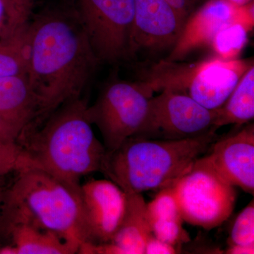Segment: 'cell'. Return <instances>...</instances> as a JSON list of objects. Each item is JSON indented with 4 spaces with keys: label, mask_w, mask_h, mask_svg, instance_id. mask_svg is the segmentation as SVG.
<instances>
[{
    "label": "cell",
    "mask_w": 254,
    "mask_h": 254,
    "mask_svg": "<svg viewBox=\"0 0 254 254\" xmlns=\"http://www.w3.org/2000/svg\"><path fill=\"white\" fill-rule=\"evenodd\" d=\"M29 58L28 22L14 34L0 40V78L27 76Z\"/></svg>",
    "instance_id": "cell-19"
},
{
    "label": "cell",
    "mask_w": 254,
    "mask_h": 254,
    "mask_svg": "<svg viewBox=\"0 0 254 254\" xmlns=\"http://www.w3.org/2000/svg\"><path fill=\"white\" fill-rule=\"evenodd\" d=\"M225 254H254V245H229Z\"/></svg>",
    "instance_id": "cell-27"
},
{
    "label": "cell",
    "mask_w": 254,
    "mask_h": 254,
    "mask_svg": "<svg viewBox=\"0 0 254 254\" xmlns=\"http://www.w3.org/2000/svg\"><path fill=\"white\" fill-rule=\"evenodd\" d=\"M38 111V101L27 76L0 78V117L22 133L34 121Z\"/></svg>",
    "instance_id": "cell-15"
},
{
    "label": "cell",
    "mask_w": 254,
    "mask_h": 254,
    "mask_svg": "<svg viewBox=\"0 0 254 254\" xmlns=\"http://www.w3.org/2000/svg\"><path fill=\"white\" fill-rule=\"evenodd\" d=\"M21 130L0 117V142L18 144Z\"/></svg>",
    "instance_id": "cell-25"
},
{
    "label": "cell",
    "mask_w": 254,
    "mask_h": 254,
    "mask_svg": "<svg viewBox=\"0 0 254 254\" xmlns=\"http://www.w3.org/2000/svg\"><path fill=\"white\" fill-rule=\"evenodd\" d=\"M81 195L89 242H111L123 220L127 194L111 180H90L81 184Z\"/></svg>",
    "instance_id": "cell-12"
},
{
    "label": "cell",
    "mask_w": 254,
    "mask_h": 254,
    "mask_svg": "<svg viewBox=\"0 0 254 254\" xmlns=\"http://www.w3.org/2000/svg\"><path fill=\"white\" fill-rule=\"evenodd\" d=\"M18 223L54 232L78 252L89 242L81 186L68 185L40 169L18 172L5 191L0 232Z\"/></svg>",
    "instance_id": "cell-3"
},
{
    "label": "cell",
    "mask_w": 254,
    "mask_h": 254,
    "mask_svg": "<svg viewBox=\"0 0 254 254\" xmlns=\"http://www.w3.org/2000/svg\"><path fill=\"white\" fill-rule=\"evenodd\" d=\"M217 173L234 187L254 194V126L219 138L205 154Z\"/></svg>",
    "instance_id": "cell-13"
},
{
    "label": "cell",
    "mask_w": 254,
    "mask_h": 254,
    "mask_svg": "<svg viewBox=\"0 0 254 254\" xmlns=\"http://www.w3.org/2000/svg\"><path fill=\"white\" fill-rule=\"evenodd\" d=\"M134 18L128 58L140 52L160 53L173 48L185 23L165 0H133Z\"/></svg>",
    "instance_id": "cell-11"
},
{
    "label": "cell",
    "mask_w": 254,
    "mask_h": 254,
    "mask_svg": "<svg viewBox=\"0 0 254 254\" xmlns=\"http://www.w3.org/2000/svg\"><path fill=\"white\" fill-rule=\"evenodd\" d=\"M229 245H254V201L237 215L230 233Z\"/></svg>",
    "instance_id": "cell-23"
},
{
    "label": "cell",
    "mask_w": 254,
    "mask_h": 254,
    "mask_svg": "<svg viewBox=\"0 0 254 254\" xmlns=\"http://www.w3.org/2000/svg\"><path fill=\"white\" fill-rule=\"evenodd\" d=\"M254 118V66H251L221 108L217 109L214 128L245 125Z\"/></svg>",
    "instance_id": "cell-18"
},
{
    "label": "cell",
    "mask_w": 254,
    "mask_h": 254,
    "mask_svg": "<svg viewBox=\"0 0 254 254\" xmlns=\"http://www.w3.org/2000/svg\"><path fill=\"white\" fill-rule=\"evenodd\" d=\"M5 178H6V177H0V208L4 198L5 191L9 185V184L6 183Z\"/></svg>",
    "instance_id": "cell-28"
},
{
    "label": "cell",
    "mask_w": 254,
    "mask_h": 254,
    "mask_svg": "<svg viewBox=\"0 0 254 254\" xmlns=\"http://www.w3.org/2000/svg\"><path fill=\"white\" fill-rule=\"evenodd\" d=\"M31 168H35L19 145L0 142V177Z\"/></svg>",
    "instance_id": "cell-22"
},
{
    "label": "cell",
    "mask_w": 254,
    "mask_h": 254,
    "mask_svg": "<svg viewBox=\"0 0 254 254\" xmlns=\"http://www.w3.org/2000/svg\"><path fill=\"white\" fill-rule=\"evenodd\" d=\"M86 98L70 100L41 126L23 133L18 145L35 168L74 187L83 177L100 173L106 154L87 115Z\"/></svg>",
    "instance_id": "cell-2"
},
{
    "label": "cell",
    "mask_w": 254,
    "mask_h": 254,
    "mask_svg": "<svg viewBox=\"0 0 254 254\" xmlns=\"http://www.w3.org/2000/svg\"><path fill=\"white\" fill-rule=\"evenodd\" d=\"M147 211L152 233L159 240L175 247L190 242V234L184 228L185 221L174 185L158 190L155 198L147 203Z\"/></svg>",
    "instance_id": "cell-14"
},
{
    "label": "cell",
    "mask_w": 254,
    "mask_h": 254,
    "mask_svg": "<svg viewBox=\"0 0 254 254\" xmlns=\"http://www.w3.org/2000/svg\"><path fill=\"white\" fill-rule=\"evenodd\" d=\"M217 109L210 110L188 95L163 91L152 97L141 128L133 136L150 139H188L216 132Z\"/></svg>",
    "instance_id": "cell-9"
},
{
    "label": "cell",
    "mask_w": 254,
    "mask_h": 254,
    "mask_svg": "<svg viewBox=\"0 0 254 254\" xmlns=\"http://www.w3.org/2000/svg\"><path fill=\"white\" fill-rule=\"evenodd\" d=\"M4 235L12 241L16 254H73L76 247L63 240L54 232L26 223L11 225Z\"/></svg>",
    "instance_id": "cell-17"
},
{
    "label": "cell",
    "mask_w": 254,
    "mask_h": 254,
    "mask_svg": "<svg viewBox=\"0 0 254 254\" xmlns=\"http://www.w3.org/2000/svg\"><path fill=\"white\" fill-rule=\"evenodd\" d=\"M29 34L27 77L38 105L26 128L31 131L61 105L81 98L100 63L73 0H55L33 10Z\"/></svg>",
    "instance_id": "cell-1"
},
{
    "label": "cell",
    "mask_w": 254,
    "mask_h": 254,
    "mask_svg": "<svg viewBox=\"0 0 254 254\" xmlns=\"http://www.w3.org/2000/svg\"><path fill=\"white\" fill-rule=\"evenodd\" d=\"M199 1H200V0H189V1H190V4L193 5V6H194V5Z\"/></svg>",
    "instance_id": "cell-30"
},
{
    "label": "cell",
    "mask_w": 254,
    "mask_h": 254,
    "mask_svg": "<svg viewBox=\"0 0 254 254\" xmlns=\"http://www.w3.org/2000/svg\"><path fill=\"white\" fill-rule=\"evenodd\" d=\"M33 9L31 0H0V40L27 24Z\"/></svg>",
    "instance_id": "cell-21"
},
{
    "label": "cell",
    "mask_w": 254,
    "mask_h": 254,
    "mask_svg": "<svg viewBox=\"0 0 254 254\" xmlns=\"http://www.w3.org/2000/svg\"><path fill=\"white\" fill-rule=\"evenodd\" d=\"M184 221L206 230L222 225L235 208V187L222 178L205 154L174 185Z\"/></svg>",
    "instance_id": "cell-6"
},
{
    "label": "cell",
    "mask_w": 254,
    "mask_h": 254,
    "mask_svg": "<svg viewBox=\"0 0 254 254\" xmlns=\"http://www.w3.org/2000/svg\"><path fill=\"white\" fill-rule=\"evenodd\" d=\"M232 4L237 6H243L250 4L253 0H227Z\"/></svg>",
    "instance_id": "cell-29"
},
{
    "label": "cell",
    "mask_w": 254,
    "mask_h": 254,
    "mask_svg": "<svg viewBox=\"0 0 254 254\" xmlns=\"http://www.w3.org/2000/svg\"><path fill=\"white\" fill-rule=\"evenodd\" d=\"M153 93L139 81H115L105 87L87 115L100 130L107 151L134 136L144 121Z\"/></svg>",
    "instance_id": "cell-7"
},
{
    "label": "cell",
    "mask_w": 254,
    "mask_h": 254,
    "mask_svg": "<svg viewBox=\"0 0 254 254\" xmlns=\"http://www.w3.org/2000/svg\"><path fill=\"white\" fill-rule=\"evenodd\" d=\"M177 250L175 246L159 240L152 234L146 241L144 254H174Z\"/></svg>",
    "instance_id": "cell-24"
},
{
    "label": "cell",
    "mask_w": 254,
    "mask_h": 254,
    "mask_svg": "<svg viewBox=\"0 0 254 254\" xmlns=\"http://www.w3.org/2000/svg\"><path fill=\"white\" fill-rule=\"evenodd\" d=\"M253 60L213 57L193 63L160 60L141 76L152 93L168 91L188 95L205 108H221Z\"/></svg>",
    "instance_id": "cell-5"
},
{
    "label": "cell",
    "mask_w": 254,
    "mask_h": 254,
    "mask_svg": "<svg viewBox=\"0 0 254 254\" xmlns=\"http://www.w3.org/2000/svg\"><path fill=\"white\" fill-rule=\"evenodd\" d=\"M184 23L191 14L193 6L189 0H165Z\"/></svg>",
    "instance_id": "cell-26"
},
{
    "label": "cell",
    "mask_w": 254,
    "mask_h": 254,
    "mask_svg": "<svg viewBox=\"0 0 254 254\" xmlns=\"http://www.w3.org/2000/svg\"><path fill=\"white\" fill-rule=\"evenodd\" d=\"M235 22L244 23L253 29V1L245 6H237L227 0H209L196 12L190 14L165 60L182 61L195 50L210 46L220 30Z\"/></svg>",
    "instance_id": "cell-10"
},
{
    "label": "cell",
    "mask_w": 254,
    "mask_h": 254,
    "mask_svg": "<svg viewBox=\"0 0 254 254\" xmlns=\"http://www.w3.org/2000/svg\"><path fill=\"white\" fill-rule=\"evenodd\" d=\"M100 64L128 59L134 18L133 0H73Z\"/></svg>",
    "instance_id": "cell-8"
},
{
    "label": "cell",
    "mask_w": 254,
    "mask_h": 254,
    "mask_svg": "<svg viewBox=\"0 0 254 254\" xmlns=\"http://www.w3.org/2000/svg\"><path fill=\"white\" fill-rule=\"evenodd\" d=\"M219 138L216 132L177 141L131 136L106 152L100 173L126 193L158 191L175 185Z\"/></svg>",
    "instance_id": "cell-4"
},
{
    "label": "cell",
    "mask_w": 254,
    "mask_h": 254,
    "mask_svg": "<svg viewBox=\"0 0 254 254\" xmlns=\"http://www.w3.org/2000/svg\"><path fill=\"white\" fill-rule=\"evenodd\" d=\"M126 209L111 242L123 254H144L146 241L152 235L147 203L142 193H127Z\"/></svg>",
    "instance_id": "cell-16"
},
{
    "label": "cell",
    "mask_w": 254,
    "mask_h": 254,
    "mask_svg": "<svg viewBox=\"0 0 254 254\" xmlns=\"http://www.w3.org/2000/svg\"><path fill=\"white\" fill-rule=\"evenodd\" d=\"M252 30L244 23H230L215 35L210 46L222 59H237L247 44L249 32Z\"/></svg>",
    "instance_id": "cell-20"
}]
</instances>
